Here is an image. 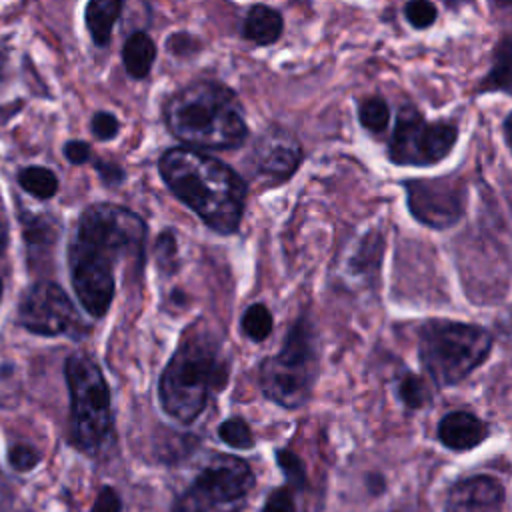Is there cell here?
<instances>
[{"mask_svg": "<svg viewBox=\"0 0 512 512\" xmlns=\"http://www.w3.org/2000/svg\"><path fill=\"white\" fill-rule=\"evenodd\" d=\"M144 242V220L124 206L92 204L80 214L68 244V264L78 302L90 316L108 312L118 264H142Z\"/></svg>", "mask_w": 512, "mask_h": 512, "instance_id": "cell-1", "label": "cell"}, {"mask_svg": "<svg viewBox=\"0 0 512 512\" xmlns=\"http://www.w3.org/2000/svg\"><path fill=\"white\" fill-rule=\"evenodd\" d=\"M158 170L166 186L192 208L206 226L232 234L242 218L246 184L224 162L194 148H170L160 156Z\"/></svg>", "mask_w": 512, "mask_h": 512, "instance_id": "cell-2", "label": "cell"}, {"mask_svg": "<svg viewBox=\"0 0 512 512\" xmlns=\"http://www.w3.org/2000/svg\"><path fill=\"white\" fill-rule=\"evenodd\" d=\"M170 134L194 148H238L248 128L234 92L214 80H196L176 90L164 104Z\"/></svg>", "mask_w": 512, "mask_h": 512, "instance_id": "cell-3", "label": "cell"}, {"mask_svg": "<svg viewBox=\"0 0 512 512\" xmlns=\"http://www.w3.org/2000/svg\"><path fill=\"white\" fill-rule=\"evenodd\" d=\"M226 378L228 362L216 340L204 332L190 334L160 376V404L168 416L190 424L202 414L210 392L222 388Z\"/></svg>", "mask_w": 512, "mask_h": 512, "instance_id": "cell-4", "label": "cell"}, {"mask_svg": "<svg viewBox=\"0 0 512 512\" xmlns=\"http://www.w3.org/2000/svg\"><path fill=\"white\" fill-rule=\"evenodd\" d=\"M492 334L476 324L428 320L418 330V356L438 386H454L474 372L490 354Z\"/></svg>", "mask_w": 512, "mask_h": 512, "instance_id": "cell-5", "label": "cell"}, {"mask_svg": "<svg viewBox=\"0 0 512 512\" xmlns=\"http://www.w3.org/2000/svg\"><path fill=\"white\" fill-rule=\"evenodd\" d=\"M318 374V348L310 322L300 318L288 332L278 354L260 370V384L274 404L294 410L310 400Z\"/></svg>", "mask_w": 512, "mask_h": 512, "instance_id": "cell-6", "label": "cell"}, {"mask_svg": "<svg viewBox=\"0 0 512 512\" xmlns=\"http://www.w3.org/2000/svg\"><path fill=\"white\" fill-rule=\"evenodd\" d=\"M70 392V424L74 444L82 450H96L112 426L110 390L100 366L84 356L74 354L64 366Z\"/></svg>", "mask_w": 512, "mask_h": 512, "instance_id": "cell-7", "label": "cell"}, {"mask_svg": "<svg viewBox=\"0 0 512 512\" xmlns=\"http://www.w3.org/2000/svg\"><path fill=\"white\" fill-rule=\"evenodd\" d=\"M458 142V126L450 120H428L418 106L398 108L386 156L394 166L426 168L442 162Z\"/></svg>", "mask_w": 512, "mask_h": 512, "instance_id": "cell-8", "label": "cell"}, {"mask_svg": "<svg viewBox=\"0 0 512 512\" xmlns=\"http://www.w3.org/2000/svg\"><path fill=\"white\" fill-rule=\"evenodd\" d=\"M252 486L254 474L242 458L218 454L176 500L172 512H240Z\"/></svg>", "mask_w": 512, "mask_h": 512, "instance_id": "cell-9", "label": "cell"}, {"mask_svg": "<svg viewBox=\"0 0 512 512\" xmlns=\"http://www.w3.org/2000/svg\"><path fill=\"white\" fill-rule=\"evenodd\" d=\"M410 214L424 226L444 230L458 224L466 210V186L460 178L438 176L404 182Z\"/></svg>", "mask_w": 512, "mask_h": 512, "instance_id": "cell-10", "label": "cell"}, {"mask_svg": "<svg viewBox=\"0 0 512 512\" xmlns=\"http://www.w3.org/2000/svg\"><path fill=\"white\" fill-rule=\"evenodd\" d=\"M18 322L32 334L58 336L78 324V314L72 300L58 284L40 280L24 292Z\"/></svg>", "mask_w": 512, "mask_h": 512, "instance_id": "cell-11", "label": "cell"}, {"mask_svg": "<svg viewBox=\"0 0 512 512\" xmlns=\"http://www.w3.org/2000/svg\"><path fill=\"white\" fill-rule=\"evenodd\" d=\"M504 500V486L494 476H470L448 490L444 512H502Z\"/></svg>", "mask_w": 512, "mask_h": 512, "instance_id": "cell-12", "label": "cell"}, {"mask_svg": "<svg viewBox=\"0 0 512 512\" xmlns=\"http://www.w3.org/2000/svg\"><path fill=\"white\" fill-rule=\"evenodd\" d=\"M302 160V148L294 136L284 130H274L264 136L256 148V164L264 176L274 180L290 178Z\"/></svg>", "mask_w": 512, "mask_h": 512, "instance_id": "cell-13", "label": "cell"}, {"mask_svg": "<svg viewBox=\"0 0 512 512\" xmlns=\"http://www.w3.org/2000/svg\"><path fill=\"white\" fill-rule=\"evenodd\" d=\"M490 434V428L484 420L478 416L464 412V410H454L442 416L438 422V438L440 442L456 452H466L476 446H480Z\"/></svg>", "mask_w": 512, "mask_h": 512, "instance_id": "cell-14", "label": "cell"}, {"mask_svg": "<svg viewBox=\"0 0 512 512\" xmlns=\"http://www.w3.org/2000/svg\"><path fill=\"white\" fill-rule=\"evenodd\" d=\"M480 94L500 92L512 96V32L504 34L492 50V66L478 86Z\"/></svg>", "mask_w": 512, "mask_h": 512, "instance_id": "cell-15", "label": "cell"}, {"mask_svg": "<svg viewBox=\"0 0 512 512\" xmlns=\"http://www.w3.org/2000/svg\"><path fill=\"white\" fill-rule=\"evenodd\" d=\"M284 30V18L278 10L266 6V4H256L248 10L244 18V38L254 42L256 46H268L274 44Z\"/></svg>", "mask_w": 512, "mask_h": 512, "instance_id": "cell-16", "label": "cell"}, {"mask_svg": "<svg viewBox=\"0 0 512 512\" xmlns=\"http://www.w3.org/2000/svg\"><path fill=\"white\" fill-rule=\"evenodd\" d=\"M122 12V0H88L84 8L86 28L96 46H106L112 36V28Z\"/></svg>", "mask_w": 512, "mask_h": 512, "instance_id": "cell-17", "label": "cell"}, {"mask_svg": "<svg viewBox=\"0 0 512 512\" xmlns=\"http://www.w3.org/2000/svg\"><path fill=\"white\" fill-rule=\"evenodd\" d=\"M156 60V44L146 32H132L122 48V62L132 78H146Z\"/></svg>", "mask_w": 512, "mask_h": 512, "instance_id": "cell-18", "label": "cell"}, {"mask_svg": "<svg viewBox=\"0 0 512 512\" xmlns=\"http://www.w3.org/2000/svg\"><path fill=\"white\" fill-rule=\"evenodd\" d=\"M18 184L22 190H26L30 196L48 200L58 190V178L52 170L44 166H28L18 172Z\"/></svg>", "mask_w": 512, "mask_h": 512, "instance_id": "cell-19", "label": "cell"}, {"mask_svg": "<svg viewBox=\"0 0 512 512\" xmlns=\"http://www.w3.org/2000/svg\"><path fill=\"white\" fill-rule=\"evenodd\" d=\"M358 122L374 136L384 134L390 124V106L382 96H368L358 104Z\"/></svg>", "mask_w": 512, "mask_h": 512, "instance_id": "cell-20", "label": "cell"}, {"mask_svg": "<svg viewBox=\"0 0 512 512\" xmlns=\"http://www.w3.org/2000/svg\"><path fill=\"white\" fill-rule=\"evenodd\" d=\"M22 224H24V236H26L30 250H34L38 246L46 248L54 242V238H58L56 222L52 218H48L46 214L26 216V218H22Z\"/></svg>", "mask_w": 512, "mask_h": 512, "instance_id": "cell-21", "label": "cell"}, {"mask_svg": "<svg viewBox=\"0 0 512 512\" xmlns=\"http://www.w3.org/2000/svg\"><path fill=\"white\" fill-rule=\"evenodd\" d=\"M398 396H400L402 404L410 410H420L432 400L426 380L422 376H416V374H410V372L400 378Z\"/></svg>", "mask_w": 512, "mask_h": 512, "instance_id": "cell-22", "label": "cell"}, {"mask_svg": "<svg viewBox=\"0 0 512 512\" xmlns=\"http://www.w3.org/2000/svg\"><path fill=\"white\" fill-rule=\"evenodd\" d=\"M242 328L254 342H262L272 332V314L264 304H252L242 316Z\"/></svg>", "mask_w": 512, "mask_h": 512, "instance_id": "cell-23", "label": "cell"}, {"mask_svg": "<svg viewBox=\"0 0 512 512\" xmlns=\"http://www.w3.org/2000/svg\"><path fill=\"white\" fill-rule=\"evenodd\" d=\"M402 12L414 30H428L438 18V8L432 0H406Z\"/></svg>", "mask_w": 512, "mask_h": 512, "instance_id": "cell-24", "label": "cell"}, {"mask_svg": "<svg viewBox=\"0 0 512 512\" xmlns=\"http://www.w3.org/2000/svg\"><path fill=\"white\" fill-rule=\"evenodd\" d=\"M218 436L232 448L238 450H246L254 444L252 440V430L250 426L242 420V418H228L220 424L218 428Z\"/></svg>", "mask_w": 512, "mask_h": 512, "instance_id": "cell-25", "label": "cell"}, {"mask_svg": "<svg viewBox=\"0 0 512 512\" xmlns=\"http://www.w3.org/2000/svg\"><path fill=\"white\" fill-rule=\"evenodd\" d=\"M276 462L282 468L286 480L294 486V488H302L306 486V472H304V464L302 460L290 452V450H278L276 452Z\"/></svg>", "mask_w": 512, "mask_h": 512, "instance_id": "cell-26", "label": "cell"}, {"mask_svg": "<svg viewBox=\"0 0 512 512\" xmlns=\"http://www.w3.org/2000/svg\"><path fill=\"white\" fill-rule=\"evenodd\" d=\"M40 456L34 448L26 446V444H18V446H12L8 450V462L14 470H20V472H28L32 470L36 464H38Z\"/></svg>", "mask_w": 512, "mask_h": 512, "instance_id": "cell-27", "label": "cell"}, {"mask_svg": "<svg viewBox=\"0 0 512 512\" xmlns=\"http://www.w3.org/2000/svg\"><path fill=\"white\" fill-rule=\"evenodd\" d=\"M90 128H92L96 138L110 140V138H114L118 134L120 124H118V118L114 114H110V112H96L92 116V120H90Z\"/></svg>", "mask_w": 512, "mask_h": 512, "instance_id": "cell-28", "label": "cell"}, {"mask_svg": "<svg viewBox=\"0 0 512 512\" xmlns=\"http://www.w3.org/2000/svg\"><path fill=\"white\" fill-rule=\"evenodd\" d=\"M262 512H296L294 496L288 488H276L268 494Z\"/></svg>", "mask_w": 512, "mask_h": 512, "instance_id": "cell-29", "label": "cell"}, {"mask_svg": "<svg viewBox=\"0 0 512 512\" xmlns=\"http://www.w3.org/2000/svg\"><path fill=\"white\" fill-rule=\"evenodd\" d=\"M90 512H122V502L116 490L112 486L100 488Z\"/></svg>", "mask_w": 512, "mask_h": 512, "instance_id": "cell-30", "label": "cell"}, {"mask_svg": "<svg viewBox=\"0 0 512 512\" xmlns=\"http://www.w3.org/2000/svg\"><path fill=\"white\" fill-rule=\"evenodd\" d=\"M154 252H156V260L160 266H166V264H172L174 262V256H176V240H174V234L172 232H162L156 240V246H154Z\"/></svg>", "mask_w": 512, "mask_h": 512, "instance_id": "cell-31", "label": "cell"}, {"mask_svg": "<svg viewBox=\"0 0 512 512\" xmlns=\"http://www.w3.org/2000/svg\"><path fill=\"white\" fill-rule=\"evenodd\" d=\"M90 146L82 140H70L64 144V156L70 164H84L90 160Z\"/></svg>", "mask_w": 512, "mask_h": 512, "instance_id": "cell-32", "label": "cell"}, {"mask_svg": "<svg viewBox=\"0 0 512 512\" xmlns=\"http://www.w3.org/2000/svg\"><path fill=\"white\" fill-rule=\"evenodd\" d=\"M96 170L100 172L102 180L106 184H118L124 180V170L116 164H110V162H96Z\"/></svg>", "mask_w": 512, "mask_h": 512, "instance_id": "cell-33", "label": "cell"}, {"mask_svg": "<svg viewBox=\"0 0 512 512\" xmlns=\"http://www.w3.org/2000/svg\"><path fill=\"white\" fill-rule=\"evenodd\" d=\"M502 134H504V140H506L508 150L512 152V112H508L506 118H504V122H502Z\"/></svg>", "mask_w": 512, "mask_h": 512, "instance_id": "cell-34", "label": "cell"}, {"mask_svg": "<svg viewBox=\"0 0 512 512\" xmlns=\"http://www.w3.org/2000/svg\"><path fill=\"white\" fill-rule=\"evenodd\" d=\"M448 8H460V6H466V4H470L472 0H442Z\"/></svg>", "mask_w": 512, "mask_h": 512, "instance_id": "cell-35", "label": "cell"}, {"mask_svg": "<svg viewBox=\"0 0 512 512\" xmlns=\"http://www.w3.org/2000/svg\"><path fill=\"white\" fill-rule=\"evenodd\" d=\"M6 74V52L0 48V80L4 78Z\"/></svg>", "mask_w": 512, "mask_h": 512, "instance_id": "cell-36", "label": "cell"}, {"mask_svg": "<svg viewBox=\"0 0 512 512\" xmlns=\"http://www.w3.org/2000/svg\"><path fill=\"white\" fill-rule=\"evenodd\" d=\"M6 228H4V224L0 222V254L4 252V248H6Z\"/></svg>", "mask_w": 512, "mask_h": 512, "instance_id": "cell-37", "label": "cell"}, {"mask_svg": "<svg viewBox=\"0 0 512 512\" xmlns=\"http://www.w3.org/2000/svg\"><path fill=\"white\" fill-rule=\"evenodd\" d=\"M490 4L496 8H512V0H490Z\"/></svg>", "mask_w": 512, "mask_h": 512, "instance_id": "cell-38", "label": "cell"}, {"mask_svg": "<svg viewBox=\"0 0 512 512\" xmlns=\"http://www.w3.org/2000/svg\"><path fill=\"white\" fill-rule=\"evenodd\" d=\"M0 296H2V282H0Z\"/></svg>", "mask_w": 512, "mask_h": 512, "instance_id": "cell-39", "label": "cell"}]
</instances>
